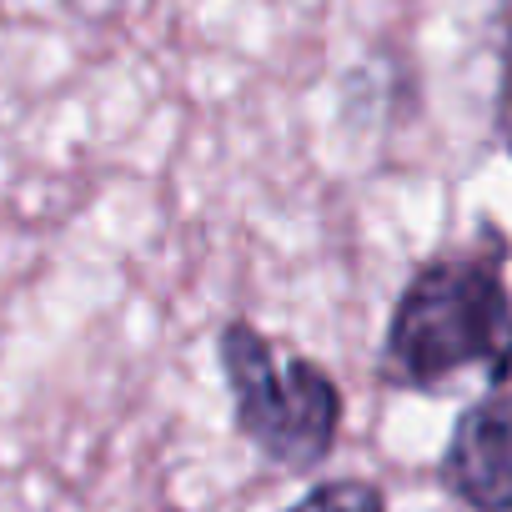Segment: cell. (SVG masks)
Wrapping results in <instances>:
<instances>
[{
  "label": "cell",
  "mask_w": 512,
  "mask_h": 512,
  "mask_svg": "<svg viewBox=\"0 0 512 512\" xmlns=\"http://www.w3.org/2000/svg\"><path fill=\"white\" fill-rule=\"evenodd\" d=\"M507 236L482 226L462 251H442L402 287L382 377L407 392H442L452 377L477 372L487 387L512 377V287H507Z\"/></svg>",
  "instance_id": "1"
},
{
  "label": "cell",
  "mask_w": 512,
  "mask_h": 512,
  "mask_svg": "<svg viewBox=\"0 0 512 512\" xmlns=\"http://www.w3.org/2000/svg\"><path fill=\"white\" fill-rule=\"evenodd\" d=\"M216 357L231 392V422L267 462L287 472H317L332 457L342 432V387L322 362L282 352L246 317L221 327Z\"/></svg>",
  "instance_id": "2"
},
{
  "label": "cell",
  "mask_w": 512,
  "mask_h": 512,
  "mask_svg": "<svg viewBox=\"0 0 512 512\" xmlns=\"http://www.w3.org/2000/svg\"><path fill=\"white\" fill-rule=\"evenodd\" d=\"M437 477L472 512H512V387H492L452 422Z\"/></svg>",
  "instance_id": "3"
},
{
  "label": "cell",
  "mask_w": 512,
  "mask_h": 512,
  "mask_svg": "<svg viewBox=\"0 0 512 512\" xmlns=\"http://www.w3.org/2000/svg\"><path fill=\"white\" fill-rule=\"evenodd\" d=\"M287 512H387V492L367 477H337V482H317Z\"/></svg>",
  "instance_id": "4"
},
{
  "label": "cell",
  "mask_w": 512,
  "mask_h": 512,
  "mask_svg": "<svg viewBox=\"0 0 512 512\" xmlns=\"http://www.w3.org/2000/svg\"><path fill=\"white\" fill-rule=\"evenodd\" d=\"M502 131L512 141V21H507V76H502Z\"/></svg>",
  "instance_id": "5"
}]
</instances>
